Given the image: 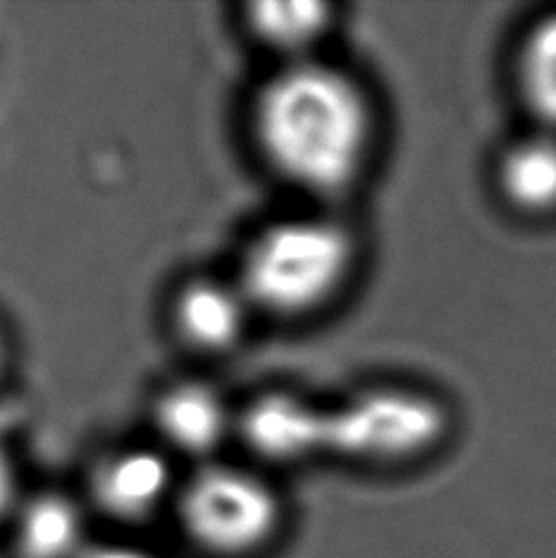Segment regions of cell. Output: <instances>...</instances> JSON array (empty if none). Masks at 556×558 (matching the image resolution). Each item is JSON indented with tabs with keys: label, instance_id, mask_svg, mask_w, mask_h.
Here are the masks:
<instances>
[{
	"label": "cell",
	"instance_id": "10",
	"mask_svg": "<svg viewBox=\"0 0 556 558\" xmlns=\"http://www.w3.org/2000/svg\"><path fill=\"white\" fill-rule=\"evenodd\" d=\"M245 25L282 64H292L319 57L316 47L331 33L334 8L314 0H265L247 5Z\"/></svg>",
	"mask_w": 556,
	"mask_h": 558
},
{
	"label": "cell",
	"instance_id": "8",
	"mask_svg": "<svg viewBox=\"0 0 556 558\" xmlns=\"http://www.w3.org/2000/svg\"><path fill=\"white\" fill-rule=\"evenodd\" d=\"M314 402L292 392H267L238 416V434L255 456L270 463H300L314 458Z\"/></svg>",
	"mask_w": 556,
	"mask_h": 558
},
{
	"label": "cell",
	"instance_id": "6",
	"mask_svg": "<svg viewBox=\"0 0 556 558\" xmlns=\"http://www.w3.org/2000/svg\"><path fill=\"white\" fill-rule=\"evenodd\" d=\"M155 428L174 453L202 463L238 428L231 407L214 385L184 380L170 385L155 402Z\"/></svg>",
	"mask_w": 556,
	"mask_h": 558
},
{
	"label": "cell",
	"instance_id": "3",
	"mask_svg": "<svg viewBox=\"0 0 556 558\" xmlns=\"http://www.w3.org/2000/svg\"><path fill=\"white\" fill-rule=\"evenodd\" d=\"M177 517L196 549L218 558H243L270 544L285 507L265 475L253 468L208 461L177 490Z\"/></svg>",
	"mask_w": 556,
	"mask_h": 558
},
{
	"label": "cell",
	"instance_id": "13",
	"mask_svg": "<svg viewBox=\"0 0 556 558\" xmlns=\"http://www.w3.org/2000/svg\"><path fill=\"white\" fill-rule=\"evenodd\" d=\"M82 558H155L133 544H92Z\"/></svg>",
	"mask_w": 556,
	"mask_h": 558
},
{
	"label": "cell",
	"instance_id": "4",
	"mask_svg": "<svg viewBox=\"0 0 556 558\" xmlns=\"http://www.w3.org/2000/svg\"><path fill=\"white\" fill-rule=\"evenodd\" d=\"M94 505L118 522H145L174 500L172 465L157 448L128 446L106 453L92 471Z\"/></svg>",
	"mask_w": 556,
	"mask_h": 558
},
{
	"label": "cell",
	"instance_id": "2",
	"mask_svg": "<svg viewBox=\"0 0 556 558\" xmlns=\"http://www.w3.org/2000/svg\"><path fill=\"white\" fill-rule=\"evenodd\" d=\"M359 238L334 214L275 221L247 243L235 282L255 314L297 322L329 308L351 284Z\"/></svg>",
	"mask_w": 556,
	"mask_h": 558
},
{
	"label": "cell",
	"instance_id": "1",
	"mask_svg": "<svg viewBox=\"0 0 556 558\" xmlns=\"http://www.w3.org/2000/svg\"><path fill=\"white\" fill-rule=\"evenodd\" d=\"M251 133L267 169L319 202L361 184L377 143L375 101L351 72L322 57L282 64L261 86Z\"/></svg>",
	"mask_w": 556,
	"mask_h": 558
},
{
	"label": "cell",
	"instance_id": "9",
	"mask_svg": "<svg viewBox=\"0 0 556 558\" xmlns=\"http://www.w3.org/2000/svg\"><path fill=\"white\" fill-rule=\"evenodd\" d=\"M13 520L20 558H82L92 546L84 510L64 493H39L20 500Z\"/></svg>",
	"mask_w": 556,
	"mask_h": 558
},
{
	"label": "cell",
	"instance_id": "12",
	"mask_svg": "<svg viewBox=\"0 0 556 558\" xmlns=\"http://www.w3.org/2000/svg\"><path fill=\"white\" fill-rule=\"evenodd\" d=\"M20 505V481L13 451L0 436V522L10 520Z\"/></svg>",
	"mask_w": 556,
	"mask_h": 558
},
{
	"label": "cell",
	"instance_id": "7",
	"mask_svg": "<svg viewBox=\"0 0 556 558\" xmlns=\"http://www.w3.org/2000/svg\"><path fill=\"white\" fill-rule=\"evenodd\" d=\"M500 202L522 218L556 216V133L534 128L500 149L493 165Z\"/></svg>",
	"mask_w": 556,
	"mask_h": 558
},
{
	"label": "cell",
	"instance_id": "11",
	"mask_svg": "<svg viewBox=\"0 0 556 558\" xmlns=\"http://www.w3.org/2000/svg\"><path fill=\"white\" fill-rule=\"evenodd\" d=\"M512 86L534 128L556 133V10L522 33L512 57Z\"/></svg>",
	"mask_w": 556,
	"mask_h": 558
},
{
	"label": "cell",
	"instance_id": "5",
	"mask_svg": "<svg viewBox=\"0 0 556 558\" xmlns=\"http://www.w3.org/2000/svg\"><path fill=\"white\" fill-rule=\"evenodd\" d=\"M253 306L238 282L194 277L172 302L174 333L196 353L221 355L243 341Z\"/></svg>",
	"mask_w": 556,
	"mask_h": 558
},
{
	"label": "cell",
	"instance_id": "14",
	"mask_svg": "<svg viewBox=\"0 0 556 558\" xmlns=\"http://www.w3.org/2000/svg\"><path fill=\"white\" fill-rule=\"evenodd\" d=\"M8 363H10V345L3 328H0V380H3V375L8 371Z\"/></svg>",
	"mask_w": 556,
	"mask_h": 558
}]
</instances>
